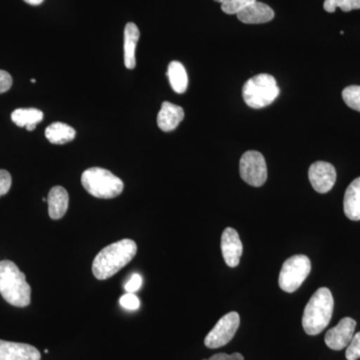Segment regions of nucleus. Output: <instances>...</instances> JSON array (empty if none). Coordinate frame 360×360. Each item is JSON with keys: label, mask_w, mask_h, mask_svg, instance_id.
<instances>
[{"label": "nucleus", "mask_w": 360, "mask_h": 360, "mask_svg": "<svg viewBox=\"0 0 360 360\" xmlns=\"http://www.w3.org/2000/svg\"><path fill=\"white\" fill-rule=\"evenodd\" d=\"M137 252L132 239H122L104 248L94 258L92 274L99 281H105L129 264Z\"/></svg>", "instance_id": "1"}, {"label": "nucleus", "mask_w": 360, "mask_h": 360, "mask_svg": "<svg viewBox=\"0 0 360 360\" xmlns=\"http://www.w3.org/2000/svg\"><path fill=\"white\" fill-rule=\"evenodd\" d=\"M0 295L16 307H26L32 300V288L25 274L11 260L0 262Z\"/></svg>", "instance_id": "2"}, {"label": "nucleus", "mask_w": 360, "mask_h": 360, "mask_svg": "<svg viewBox=\"0 0 360 360\" xmlns=\"http://www.w3.org/2000/svg\"><path fill=\"white\" fill-rule=\"evenodd\" d=\"M335 300L333 293L326 288H319L310 297L303 311L302 326L309 335L322 333L333 317Z\"/></svg>", "instance_id": "3"}, {"label": "nucleus", "mask_w": 360, "mask_h": 360, "mask_svg": "<svg viewBox=\"0 0 360 360\" xmlns=\"http://www.w3.org/2000/svg\"><path fill=\"white\" fill-rule=\"evenodd\" d=\"M82 184L87 193L103 200H110L120 195L124 188V184L120 177L101 167H91L85 170L82 175Z\"/></svg>", "instance_id": "4"}, {"label": "nucleus", "mask_w": 360, "mask_h": 360, "mask_svg": "<svg viewBox=\"0 0 360 360\" xmlns=\"http://www.w3.org/2000/svg\"><path fill=\"white\" fill-rule=\"evenodd\" d=\"M279 87L272 75L262 73L248 79L243 85V96L251 108L260 110L270 105L279 96Z\"/></svg>", "instance_id": "5"}, {"label": "nucleus", "mask_w": 360, "mask_h": 360, "mask_svg": "<svg viewBox=\"0 0 360 360\" xmlns=\"http://www.w3.org/2000/svg\"><path fill=\"white\" fill-rule=\"evenodd\" d=\"M311 262L307 255H293L284 262L278 277L279 288L288 293L295 292L309 276Z\"/></svg>", "instance_id": "6"}, {"label": "nucleus", "mask_w": 360, "mask_h": 360, "mask_svg": "<svg viewBox=\"0 0 360 360\" xmlns=\"http://www.w3.org/2000/svg\"><path fill=\"white\" fill-rule=\"evenodd\" d=\"M241 179L251 186H264L267 179L266 162L264 155L255 150L246 151L239 161Z\"/></svg>", "instance_id": "7"}, {"label": "nucleus", "mask_w": 360, "mask_h": 360, "mask_svg": "<svg viewBox=\"0 0 360 360\" xmlns=\"http://www.w3.org/2000/svg\"><path fill=\"white\" fill-rule=\"evenodd\" d=\"M239 324H240V317L238 312L231 311L225 314L215 324L212 331L206 335L205 347L212 349L224 347L236 335Z\"/></svg>", "instance_id": "8"}, {"label": "nucleus", "mask_w": 360, "mask_h": 360, "mask_svg": "<svg viewBox=\"0 0 360 360\" xmlns=\"http://www.w3.org/2000/svg\"><path fill=\"white\" fill-rule=\"evenodd\" d=\"M309 179L315 191L319 193H328L335 184V168L331 163L326 161H316L310 165Z\"/></svg>", "instance_id": "9"}, {"label": "nucleus", "mask_w": 360, "mask_h": 360, "mask_svg": "<svg viewBox=\"0 0 360 360\" xmlns=\"http://www.w3.org/2000/svg\"><path fill=\"white\" fill-rule=\"evenodd\" d=\"M356 322L352 317H345L335 328L329 329L326 335V345L333 350L347 347L354 335Z\"/></svg>", "instance_id": "10"}, {"label": "nucleus", "mask_w": 360, "mask_h": 360, "mask_svg": "<svg viewBox=\"0 0 360 360\" xmlns=\"http://www.w3.org/2000/svg\"><path fill=\"white\" fill-rule=\"evenodd\" d=\"M243 250V243L239 238L238 232L232 227L225 229L221 236V251L225 264L229 267L238 266Z\"/></svg>", "instance_id": "11"}, {"label": "nucleus", "mask_w": 360, "mask_h": 360, "mask_svg": "<svg viewBox=\"0 0 360 360\" xmlns=\"http://www.w3.org/2000/svg\"><path fill=\"white\" fill-rule=\"evenodd\" d=\"M39 350L26 343L0 340V360H40Z\"/></svg>", "instance_id": "12"}, {"label": "nucleus", "mask_w": 360, "mask_h": 360, "mask_svg": "<svg viewBox=\"0 0 360 360\" xmlns=\"http://www.w3.org/2000/svg\"><path fill=\"white\" fill-rule=\"evenodd\" d=\"M236 15L238 20L245 25H262L274 20V11L267 4L255 1L250 6H246Z\"/></svg>", "instance_id": "13"}, {"label": "nucleus", "mask_w": 360, "mask_h": 360, "mask_svg": "<svg viewBox=\"0 0 360 360\" xmlns=\"http://www.w3.org/2000/svg\"><path fill=\"white\" fill-rule=\"evenodd\" d=\"M184 118V110L181 106L165 101L161 105V110L158 115V127L162 131H172L179 127Z\"/></svg>", "instance_id": "14"}, {"label": "nucleus", "mask_w": 360, "mask_h": 360, "mask_svg": "<svg viewBox=\"0 0 360 360\" xmlns=\"http://www.w3.org/2000/svg\"><path fill=\"white\" fill-rule=\"evenodd\" d=\"M49 213L51 219L58 220L65 217L68 210L70 196L63 186L52 187L47 198Z\"/></svg>", "instance_id": "15"}, {"label": "nucleus", "mask_w": 360, "mask_h": 360, "mask_svg": "<svg viewBox=\"0 0 360 360\" xmlns=\"http://www.w3.org/2000/svg\"><path fill=\"white\" fill-rule=\"evenodd\" d=\"M343 210L347 219L354 221L360 220V177L347 187L343 200Z\"/></svg>", "instance_id": "16"}, {"label": "nucleus", "mask_w": 360, "mask_h": 360, "mask_svg": "<svg viewBox=\"0 0 360 360\" xmlns=\"http://www.w3.org/2000/svg\"><path fill=\"white\" fill-rule=\"evenodd\" d=\"M141 32L135 23L129 22L124 28V65L129 70H134L136 66L135 51Z\"/></svg>", "instance_id": "17"}, {"label": "nucleus", "mask_w": 360, "mask_h": 360, "mask_svg": "<svg viewBox=\"0 0 360 360\" xmlns=\"http://www.w3.org/2000/svg\"><path fill=\"white\" fill-rule=\"evenodd\" d=\"M11 120L18 127H25L28 131H32L44 120V113L37 108H18L11 113Z\"/></svg>", "instance_id": "18"}, {"label": "nucleus", "mask_w": 360, "mask_h": 360, "mask_svg": "<svg viewBox=\"0 0 360 360\" xmlns=\"http://www.w3.org/2000/svg\"><path fill=\"white\" fill-rule=\"evenodd\" d=\"M77 132L63 122H54L45 129V136L52 144H65L75 139Z\"/></svg>", "instance_id": "19"}, {"label": "nucleus", "mask_w": 360, "mask_h": 360, "mask_svg": "<svg viewBox=\"0 0 360 360\" xmlns=\"http://www.w3.org/2000/svg\"><path fill=\"white\" fill-rule=\"evenodd\" d=\"M167 77L172 89L176 94H182L186 91L188 77L184 66L179 61H172L168 65Z\"/></svg>", "instance_id": "20"}, {"label": "nucleus", "mask_w": 360, "mask_h": 360, "mask_svg": "<svg viewBox=\"0 0 360 360\" xmlns=\"http://www.w3.org/2000/svg\"><path fill=\"white\" fill-rule=\"evenodd\" d=\"M324 9L328 13H335V9L340 7L345 13L360 9V0H326L323 4Z\"/></svg>", "instance_id": "21"}, {"label": "nucleus", "mask_w": 360, "mask_h": 360, "mask_svg": "<svg viewBox=\"0 0 360 360\" xmlns=\"http://www.w3.org/2000/svg\"><path fill=\"white\" fill-rule=\"evenodd\" d=\"M342 98L348 108L360 112L359 85H350V86L345 87L342 91Z\"/></svg>", "instance_id": "22"}, {"label": "nucleus", "mask_w": 360, "mask_h": 360, "mask_svg": "<svg viewBox=\"0 0 360 360\" xmlns=\"http://www.w3.org/2000/svg\"><path fill=\"white\" fill-rule=\"evenodd\" d=\"M257 0H229L221 4V9L226 14H238Z\"/></svg>", "instance_id": "23"}, {"label": "nucleus", "mask_w": 360, "mask_h": 360, "mask_svg": "<svg viewBox=\"0 0 360 360\" xmlns=\"http://www.w3.org/2000/svg\"><path fill=\"white\" fill-rule=\"evenodd\" d=\"M345 357H347V360H357L360 359V333H357L352 338L347 348Z\"/></svg>", "instance_id": "24"}, {"label": "nucleus", "mask_w": 360, "mask_h": 360, "mask_svg": "<svg viewBox=\"0 0 360 360\" xmlns=\"http://www.w3.org/2000/svg\"><path fill=\"white\" fill-rule=\"evenodd\" d=\"M120 304L124 309L129 310H136L139 307V300L134 293L127 292V295H122L120 300Z\"/></svg>", "instance_id": "25"}, {"label": "nucleus", "mask_w": 360, "mask_h": 360, "mask_svg": "<svg viewBox=\"0 0 360 360\" xmlns=\"http://www.w3.org/2000/svg\"><path fill=\"white\" fill-rule=\"evenodd\" d=\"M13 179L7 170L0 169V196L6 195L11 189Z\"/></svg>", "instance_id": "26"}, {"label": "nucleus", "mask_w": 360, "mask_h": 360, "mask_svg": "<svg viewBox=\"0 0 360 360\" xmlns=\"http://www.w3.org/2000/svg\"><path fill=\"white\" fill-rule=\"evenodd\" d=\"M13 85V77L7 71L0 70V94L8 91Z\"/></svg>", "instance_id": "27"}, {"label": "nucleus", "mask_w": 360, "mask_h": 360, "mask_svg": "<svg viewBox=\"0 0 360 360\" xmlns=\"http://www.w3.org/2000/svg\"><path fill=\"white\" fill-rule=\"evenodd\" d=\"M142 284V278L139 274H134L129 283L125 284V290L129 293H134L141 288Z\"/></svg>", "instance_id": "28"}, {"label": "nucleus", "mask_w": 360, "mask_h": 360, "mask_svg": "<svg viewBox=\"0 0 360 360\" xmlns=\"http://www.w3.org/2000/svg\"><path fill=\"white\" fill-rule=\"evenodd\" d=\"M203 360H245L243 355L236 352V354H217L212 355L210 359Z\"/></svg>", "instance_id": "29"}, {"label": "nucleus", "mask_w": 360, "mask_h": 360, "mask_svg": "<svg viewBox=\"0 0 360 360\" xmlns=\"http://www.w3.org/2000/svg\"><path fill=\"white\" fill-rule=\"evenodd\" d=\"M26 4H30V6H39L44 0H25Z\"/></svg>", "instance_id": "30"}, {"label": "nucleus", "mask_w": 360, "mask_h": 360, "mask_svg": "<svg viewBox=\"0 0 360 360\" xmlns=\"http://www.w3.org/2000/svg\"><path fill=\"white\" fill-rule=\"evenodd\" d=\"M214 1L219 2V4H224V2L229 1V0H214Z\"/></svg>", "instance_id": "31"}, {"label": "nucleus", "mask_w": 360, "mask_h": 360, "mask_svg": "<svg viewBox=\"0 0 360 360\" xmlns=\"http://www.w3.org/2000/svg\"><path fill=\"white\" fill-rule=\"evenodd\" d=\"M32 84H35V79H32Z\"/></svg>", "instance_id": "32"}]
</instances>
